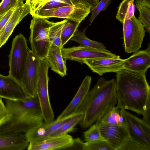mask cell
<instances>
[{
    "mask_svg": "<svg viewBox=\"0 0 150 150\" xmlns=\"http://www.w3.org/2000/svg\"><path fill=\"white\" fill-rule=\"evenodd\" d=\"M40 59L29 50L23 77L21 81L28 96L37 95L38 68Z\"/></svg>",
    "mask_w": 150,
    "mask_h": 150,
    "instance_id": "11",
    "label": "cell"
},
{
    "mask_svg": "<svg viewBox=\"0 0 150 150\" xmlns=\"http://www.w3.org/2000/svg\"><path fill=\"white\" fill-rule=\"evenodd\" d=\"M44 121L43 119L28 115L12 117L8 121L0 127V133L22 132L25 133Z\"/></svg>",
    "mask_w": 150,
    "mask_h": 150,
    "instance_id": "14",
    "label": "cell"
},
{
    "mask_svg": "<svg viewBox=\"0 0 150 150\" xmlns=\"http://www.w3.org/2000/svg\"><path fill=\"white\" fill-rule=\"evenodd\" d=\"M123 59L119 56L115 57L98 58L87 60L84 62L93 72L100 76L109 72H117L124 69Z\"/></svg>",
    "mask_w": 150,
    "mask_h": 150,
    "instance_id": "15",
    "label": "cell"
},
{
    "mask_svg": "<svg viewBox=\"0 0 150 150\" xmlns=\"http://www.w3.org/2000/svg\"><path fill=\"white\" fill-rule=\"evenodd\" d=\"M84 150H115L105 140H99L85 142Z\"/></svg>",
    "mask_w": 150,
    "mask_h": 150,
    "instance_id": "32",
    "label": "cell"
},
{
    "mask_svg": "<svg viewBox=\"0 0 150 150\" xmlns=\"http://www.w3.org/2000/svg\"><path fill=\"white\" fill-rule=\"evenodd\" d=\"M5 102L11 115V118L27 115L43 119L42 108L37 94L33 96H28L24 100L5 99Z\"/></svg>",
    "mask_w": 150,
    "mask_h": 150,
    "instance_id": "8",
    "label": "cell"
},
{
    "mask_svg": "<svg viewBox=\"0 0 150 150\" xmlns=\"http://www.w3.org/2000/svg\"><path fill=\"white\" fill-rule=\"evenodd\" d=\"M130 137L150 148V125L125 110L120 109Z\"/></svg>",
    "mask_w": 150,
    "mask_h": 150,
    "instance_id": "10",
    "label": "cell"
},
{
    "mask_svg": "<svg viewBox=\"0 0 150 150\" xmlns=\"http://www.w3.org/2000/svg\"><path fill=\"white\" fill-rule=\"evenodd\" d=\"M97 1L98 2H98H99V1H100V0H97Z\"/></svg>",
    "mask_w": 150,
    "mask_h": 150,
    "instance_id": "42",
    "label": "cell"
},
{
    "mask_svg": "<svg viewBox=\"0 0 150 150\" xmlns=\"http://www.w3.org/2000/svg\"><path fill=\"white\" fill-rule=\"evenodd\" d=\"M61 49L59 47L51 44L45 58L51 70L63 77L67 75V68L66 60L62 57Z\"/></svg>",
    "mask_w": 150,
    "mask_h": 150,
    "instance_id": "23",
    "label": "cell"
},
{
    "mask_svg": "<svg viewBox=\"0 0 150 150\" xmlns=\"http://www.w3.org/2000/svg\"><path fill=\"white\" fill-rule=\"evenodd\" d=\"M118 150H150V148L129 137Z\"/></svg>",
    "mask_w": 150,
    "mask_h": 150,
    "instance_id": "34",
    "label": "cell"
},
{
    "mask_svg": "<svg viewBox=\"0 0 150 150\" xmlns=\"http://www.w3.org/2000/svg\"><path fill=\"white\" fill-rule=\"evenodd\" d=\"M85 3L88 4L92 7V9L96 5L98 2L97 0H80Z\"/></svg>",
    "mask_w": 150,
    "mask_h": 150,
    "instance_id": "40",
    "label": "cell"
},
{
    "mask_svg": "<svg viewBox=\"0 0 150 150\" xmlns=\"http://www.w3.org/2000/svg\"><path fill=\"white\" fill-rule=\"evenodd\" d=\"M116 107L143 116L150 102V86L146 73L123 69L116 73Z\"/></svg>",
    "mask_w": 150,
    "mask_h": 150,
    "instance_id": "1",
    "label": "cell"
},
{
    "mask_svg": "<svg viewBox=\"0 0 150 150\" xmlns=\"http://www.w3.org/2000/svg\"><path fill=\"white\" fill-rule=\"evenodd\" d=\"M91 9L90 4L83 2L74 5L66 6L38 11L31 16L47 19L51 17L69 18L81 22L90 13Z\"/></svg>",
    "mask_w": 150,
    "mask_h": 150,
    "instance_id": "7",
    "label": "cell"
},
{
    "mask_svg": "<svg viewBox=\"0 0 150 150\" xmlns=\"http://www.w3.org/2000/svg\"><path fill=\"white\" fill-rule=\"evenodd\" d=\"M29 49L21 34L13 39L9 55V74L20 83L23 75Z\"/></svg>",
    "mask_w": 150,
    "mask_h": 150,
    "instance_id": "4",
    "label": "cell"
},
{
    "mask_svg": "<svg viewBox=\"0 0 150 150\" xmlns=\"http://www.w3.org/2000/svg\"><path fill=\"white\" fill-rule=\"evenodd\" d=\"M28 96L21 83L10 74H0V98L13 100H24Z\"/></svg>",
    "mask_w": 150,
    "mask_h": 150,
    "instance_id": "13",
    "label": "cell"
},
{
    "mask_svg": "<svg viewBox=\"0 0 150 150\" xmlns=\"http://www.w3.org/2000/svg\"><path fill=\"white\" fill-rule=\"evenodd\" d=\"M135 6L139 12L137 19L146 30L150 33V3L144 0H136Z\"/></svg>",
    "mask_w": 150,
    "mask_h": 150,
    "instance_id": "26",
    "label": "cell"
},
{
    "mask_svg": "<svg viewBox=\"0 0 150 150\" xmlns=\"http://www.w3.org/2000/svg\"><path fill=\"white\" fill-rule=\"evenodd\" d=\"M29 144L21 132L0 133V150H23Z\"/></svg>",
    "mask_w": 150,
    "mask_h": 150,
    "instance_id": "21",
    "label": "cell"
},
{
    "mask_svg": "<svg viewBox=\"0 0 150 150\" xmlns=\"http://www.w3.org/2000/svg\"><path fill=\"white\" fill-rule=\"evenodd\" d=\"M122 23L125 51L128 54L134 53L141 47L146 30L134 15L125 20Z\"/></svg>",
    "mask_w": 150,
    "mask_h": 150,
    "instance_id": "6",
    "label": "cell"
},
{
    "mask_svg": "<svg viewBox=\"0 0 150 150\" xmlns=\"http://www.w3.org/2000/svg\"><path fill=\"white\" fill-rule=\"evenodd\" d=\"M83 133V137L86 142H91L99 140H105L102 137L100 127L95 124Z\"/></svg>",
    "mask_w": 150,
    "mask_h": 150,
    "instance_id": "31",
    "label": "cell"
},
{
    "mask_svg": "<svg viewBox=\"0 0 150 150\" xmlns=\"http://www.w3.org/2000/svg\"><path fill=\"white\" fill-rule=\"evenodd\" d=\"M145 1L150 3V0H144Z\"/></svg>",
    "mask_w": 150,
    "mask_h": 150,
    "instance_id": "41",
    "label": "cell"
},
{
    "mask_svg": "<svg viewBox=\"0 0 150 150\" xmlns=\"http://www.w3.org/2000/svg\"><path fill=\"white\" fill-rule=\"evenodd\" d=\"M16 8L11 9L0 17V32L8 21Z\"/></svg>",
    "mask_w": 150,
    "mask_h": 150,
    "instance_id": "38",
    "label": "cell"
},
{
    "mask_svg": "<svg viewBox=\"0 0 150 150\" xmlns=\"http://www.w3.org/2000/svg\"><path fill=\"white\" fill-rule=\"evenodd\" d=\"M31 15L38 11L51 9L66 6L74 5L84 2L80 0H25Z\"/></svg>",
    "mask_w": 150,
    "mask_h": 150,
    "instance_id": "22",
    "label": "cell"
},
{
    "mask_svg": "<svg viewBox=\"0 0 150 150\" xmlns=\"http://www.w3.org/2000/svg\"><path fill=\"white\" fill-rule=\"evenodd\" d=\"M95 124L100 127L103 126L110 125L126 126L120 110L115 105H111L106 109Z\"/></svg>",
    "mask_w": 150,
    "mask_h": 150,
    "instance_id": "24",
    "label": "cell"
},
{
    "mask_svg": "<svg viewBox=\"0 0 150 150\" xmlns=\"http://www.w3.org/2000/svg\"><path fill=\"white\" fill-rule=\"evenodd\" d=\"M85 142H83L79 138L74 139L71 145L67 148V150H84Z\"/></svg>",
    "mask_w": 150,
    "mask_h": 150,
    "instance_id": "37",
    "label": "cell"
},
{
    "mask_svg": "<svg viewBox=\"0 0 150 150\" xmlns=\"http://www.w3.org/2000/svg\"><path fill=\"white\" fill-rule=\"evenodd\" d=\"M83 115V112H77L57 130L53 132L50 137L66 134L72 131L74 129L75 127L81 121Z\"/></svg>",
    "mask_w": 150,
    "mask_h": 150,
    "instance_id": "25",
    "label": "cell"
},
{
    "mask_svg": "<svg viewBox=\"0 0 150 150\" xmlns=\"http://www.w3.org/2000/svg\"><path fill=\"white\" fill-rule=\"evenodd\" d=\"M150 102L148 104L146 110L143 116V118L142 119L145 122L150 125Z\"/></svg>",
    "mask_w": 150,
    "mask_h": 150,
    "instance_id": "39",
    "label": "cell"
},
{
    "mask_svg": "<svg viewBox=\"0 0 150 150\" xmlns=\"http://www.w3.org/2000/svg\"><path fill=\"white\" fill-rule=\"evenodd\" d=\"M73 139L68 134L50 137L41 141L29 143L27 148L28 150H66Z\"/></svg>",
    "mask_w": 150,
    "mask_h": 150,
    "instance_id": "17",
    "label": "cell"
},
{
    "mask_svg": "<svg viewBox=\"0 0 150 150\" xmlns=\"http://www.w3.org/2000/svg\"><path fill=\"white\" fill-rule=\"evenodd\" d=\"M87 28V27L84 28L82 31L77 30L71 40L77 42L81 46L104 50H107L106 47L102 43L91 40L86 36L85 32Z\"/></svg>",
    "mask_w": 150,
    "mask_h": 150,
    "instance_id": "28",
    "label": "cell"
},
{
    "mask_svg": "<svg viewBox=\"0 0 150 150\" xmlns=\"http://www.w3.org/2000/svg\"><path fill=\"white\" fill-rule=\"evenodd\" d=\"M66 19L55 23L50 28L49 31V38L51 44H52L62 48L61 34L63 26Z\"/></svg>",
    "mask_w": 150,
    "mask_h": 150,
    "instance_id": "30",
    "label": "cell"
},
{
    "mask_svg": "<svg viewBox=\"0 0 150 150\" xmlns=\"http://www.w3.org/2000/svg\"><path fill=\"white\" fill-rule=\"evenodd\" d=\"M11 115L5 104L0 98V127L8 121Z\"/></svg>",
    "mask_w": 150,
    "mask_h": 150,
    "instance_id": "36",
    "label": "cell"
},
{
    "mask_svg": "<svg viewBox=\"0 0 150 150\" xmlns=\"http://www.w3.org/2000/svg\"><path fill=\"white\" fill-rule=\"evenodd\" d=\"M91 81L90 76L87 75L85 77L71 102L57 119L65 117L77 112L89 91Z\"/></svg>",
    "mask_w": 150,
    "mask_h": 150,
    "instance_id": "20",
    "label": "cell"
},
{
    "mask_svg": "<svg viewBox=\"0 0 150 150\" xmlns=\"http://www.w3.org/2000/svg\"><path fill=\"white\" fill-rule=\"evenodd\" d=\"M24 0H2L0 3V17L13 8L23 6Z\"/></svg>",
    "mask_w": 150,
    "mask_h": 150,
    "instance_id": "33",
    "label": "cell"
},
{
    "mask_svg": "<svg viewBox=\"0 0 150 150\" xmlns=\"http://www.w3.org/2000/svg\"><path fill=\"white\" fill-rule=\"evenodd\" d=\"M30 13V8L25 3L23 6L16 9L0 32V48L6 43L16 25Z\"/></svg>",
    "mask_w": 150,
    "mask_h": 150,
    "instance_id": "19",
    "label": "cell"
},
{
    "mask_svg": "<svg viewBox=\"0 0 150 150\" xmlns=\"http://www.w3.org/2000/svg\"><path fill=\"white\" fill-rule=\"evenodd\" d=\"M49 64L45 58L40 59L38 68L37 88V95L42 108L44 121L54 120V114L51 104L48 91Z\"/></svg>",
    "mask_w": 150,
    "mask_h": 150,
    "instance_id": "5",
    "label": "cell"
},
{
    "mask_svg": "<svg viewBox=\"0 0 150 150\" xmlns=\"http://www.w3.org/2000/svg\"><path fill=\"white\" fill-rule=\"evenodd\" d=\"M123 68L137 72L146 73L150 67V45L145 50H138L128 58L123 59Z\"/></svg>",
    "mask_w": 150,
    "mask_h": 150,
    "instance_id": "18",
    "label": "cell"
},
{
    "mask_svg": "<svg viewBox=\"0 0 150 150\" xmlns=\"http://www.w3.org/2000/svg\"><path fill=\"white\" fill-rule=\"evenodd\" d=\"M112 1L100 0L98 4L91 9V14L89 20L90 24H92L95 19L101 12H103L107 9Z\"/></svg>",
    "mask_w": 150,
    "mask_h": 150,
    "instance_id": "35",
    "label": "cell"
},
{
    "mask_svg": "<svg viewBox=\"0 0 150 150\" xmlns=\"http://www.w3.org/2000/svg\"><path fill=\"white\" fill-rule=\"evenodd\" d=\"M74 114L49 122L44 121L41 124L25 133L24 135L26 140L29 143H30L41 141L49 137L53 132Z\"/></svg>",
    "mask_w": 150,
    "mask_h": 150,
    "instance_id": "12",
    "label": "cell"
},
{
    "mask_svg": "<svg viewBox=\"0 0 150 150\" xmlns=\"http://www.w3.org/2000/svg\"><path fill=\"white\" fill-rule=\"evenodd\" d=\"M116 80L100 78L89 91L77 112H82L83 117L79 122L81 127L87 128L96 122L108 107L117 104Z\"/></svg>",
    "mask_w": 150,
    "mask_h": 150,
    "instance_id": "2",
    "label": "cell"
},
{
    "mask_svg": "<svg viewBox=\"0 0 150 150\" xmlns=\"http://www.w3.org/2000/svg\"><path fill=\"white\" fill-rule=\"evenodd\" d=\"M134 0H123L120 4L116 18L121 23H122L125 20L129 19L134 15Z\"/></svg>",
    "mask_w": 150,
    "mask_h": 150,
    "instance_id": "29",
    "label": "cell"
},
{
    "mask_svg": "<svg viewBox=\"0 0 150 150\" xmlns=\"http://www.w3.org/2000/svg\"><path fill=\"white\" fill-rule=\"evenodd\" d=\"M32 17L29 38L31 50L40 59H45L51 45L49 30L54 22L44 18L36 16Z\"/></svg>",
    "mask_w": 150,
    "mask_h": 150,
    "instance_id": "3",
    "label": "cell"
},
{
    "mask_svg": "<svg viewBox=\"0 0 150 150\" xmlns=\"http://www.w3.org/2000/svg\"><path fill=\"white\" fill-rule=\"evenodd\" d=\"M100 129L102 137L115 150H118L130 137L129 130L125 126H103L100 127Z\"/></svg>",
    "mask_w": 150,
    "mask_h": 150,
    "instance_id": "16",
    "label": "cell"
},
{
    "mask_svg": "<svg viewBox=\"0 0 150 150\" xmlns=\"http://www.w3.org/2000/svg\"><path fill=\"white\" fill-rule=\"evenodd\" d=\"M61 52L65 60L76 61L81 64L87 60L117 56L108 50H104L80 45L67 48L63 47Z\"/></svg>",
    "mask_w": 150,
    "mask_h": 150,
    "instance_id": "9",
    "label": "cell"
},
{
    "mask_svg": "<svg viewBox=\"0 0 150 150\" xmlns=\"http://www.w3.org/2000/svg\"><path fill=\"white\" fill-rule=\"evenodd\" d=\"M61 34V47L63 46L74 36L81 22L77 20L66 18Z\"/></svg>",
    "mask_w": 150,
    "mask_h": 150,
    "instance_id": "27",
    "label": "cell"
}]
</instances>
